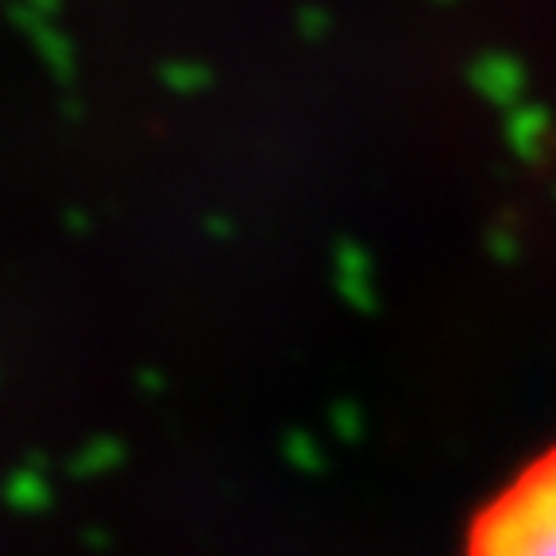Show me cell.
Returning <instances> with one entry per match:
<instances>
[{
	"mask_svg": "<svg viewBox=\"0 0 556 556\" xmlns=\"http://www.w3.org/2000/svg\"><path fill=\"white\" fill-rule=\"evenodd\" d=\"M464 556H556V444L479 506Z\"/></svg>",
	"mask_w": 556,
	"mask_h": 556,
	"instance_id": "obj_1",
	"label": "cell"
}]
</instances>
